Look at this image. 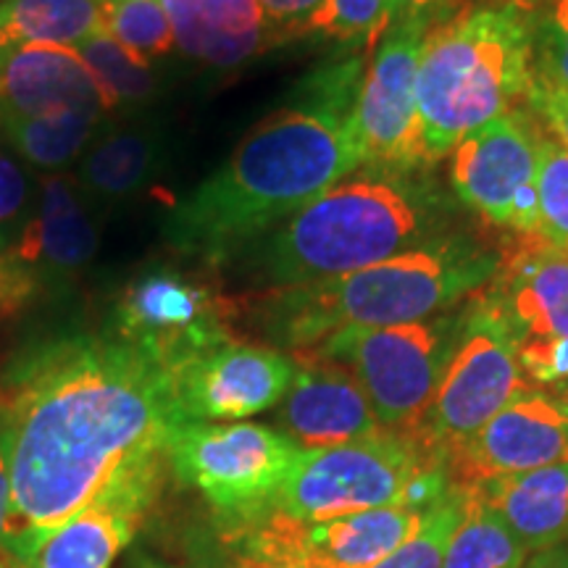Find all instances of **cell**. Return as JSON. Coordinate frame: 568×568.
I'll return each mask as SVG.
<instances>
[{
  "label": "cell",
  "mask_w": 568,
  "mask_h": 568,
  "mask_svg": "<svg viewBox=\"0 0 568 568\" xmlns=\"http://www.w3.org/2000/svg\"><path fill=\"white\" fill-rule=\"evenodd\" d=\"M529 389L535 387L518 364L516 339L506 318L481 290L464 303L458 343L418 439L445 460Z\"/></svg>",
  "instance_id": "obj_8"
},
{
  "label": "cell",
  "mask_w": 568,
  "mask_h": 568,
  "mask_svg": "<svg viewBox=\"0 0 568 568\" xmlns=\"http://www.w3.org/2000/svg\"><path fill=\"white\" fill-rule=\"evenodd\" d=\"M134 568H182V566H169V564H159V560H153V558H140Z\"/></svg>",
  "instance_id": "obj_39"
},
{
  "label": "cell",
  "mask_w": 568,
  "mask_h": 568,
  "mask_svg": "<svg viewBox=\"0 0 568 568\" xmlns=\"http://www.w3.org/2000/svg\"><path fill=\"white\" fill-rule=\"evenodd\" d=\"M387 0H324V6L303 27V38L337 45H376L385 32Z\"/></svg>",
  "instance_id": "obj_31"
},
{
  "label": "cell",
  "mask_w": 568,
  "mask_h": 568,
  "mask_svg": "<svg viewBox=\"0 0 568 568\" xmlns=\"http://www.w3.org/2000/svg\"><path fill=\"white\" fill-rule=\"evenodd\" d=\"M280 426L303 450L358 443L382 435L372 403L351 368L301 353L280 406Z\"/></svg>",
  "instance_id": "obj_16"
},
{
  "label": "cell",
  "mask_w": 568,
  "mask_h": 568,
  "mask_svg": "<svg viewBox=\"0 0 568 568\" xmlns=\"http://www.w3.org/2000/svg\"><path fill=\"white\" fill-rule=\"evenodd\" d=\"M166 166V132L145 119L113 122L77 161L74 180L98 211L134 201Z\"/></svg>",
  "instance_id": "obj_20"
},
{
  "label": "cell",
  "mask_w": 568,
  "mask_h": 568,
  "mask_svg": "<svg viewBox=\"0 0 568 568\" xmlns=\"http://www.w3.org/2000/svg\"><path fill=\"white\" fill-rule=\"evenodd\" d=\"M301 456L303 447L264 424L184 422L169 437V466L176 477L232 527L274 508Z\"/></svg>",
  "instance_id": "obj_9"
},
{
  "label": "cell",
  "mask_w": 568,
  "mask_h": 568,
  "mask_svg": "<svg viewBox=\"0 0 568 568\" xmlns=\"http://www.w3.org/2000/svg\"><path fill=\"white\" fill-rule=\"evenodd\" d=\"M445 211L432 182L364 166L264 234L258 272L272 290L358 272L445 234Z\"/></svg>",
  "instance_id": "obj_4"
},
{
  "label": "cell",
  "mask_w": 568,
  "mask_h": 568,
  "mask_svg": "<svg viewBox=\"0 0 568 568\" xmlns=\"http://www.w3.org/2000/svg\"><path fill=\"white\" fill-rule=\"evenodd\" d=\"M464 489L493 510L527 552L568 539V464L506 474Z\"/></svg>",
  "instance_id": "obj_21"
},
{
  "label": "cell",
  "mask_w": 568,
  "mask_h": 568,
  "mask_svg": "<svg viewBox=\"0 0 568 568\" xmlns=\"http://www.w3.org/2000/svg\"><path fill=\"white\" fill-rule=\"evenodd\" d=\"M500 264V255L477 240L439 234L358 272L274 287L258 303L261 332L284 347L308 353L343 329L424 322L481 293Z\"/></svg>",
  "instance_id": "obj_3"
},
{
  "label": "cell",
  "mask_w": 568,
  "mask_h": 568,
  "mask_svg": "<svg viewBox=\"0 0 568 568\" xmlns=\"http://www.w3.org/2000/svg\"><path fill=\"white\" fill-rule=\"evenodd\" d=\"M67 109H95L116 116L109 92L77 48L27 45L0 63V119L45 116Z\"/></svg>",
  "instance_id": "obj_17"
},
{
  "label": "cell",
  "mask_w": 568,
  "mask_h": 568,
  "mask_svg": "<svg viewBox=\"0 0 568 568\" xmlns=\"http://www.w3.org/2000/svg\"><path fill=\"white\" fill-rule=\"evenodd\" d=\"M11 508V466H9V445H6V435L0 429V560H9V564H17L9 552L3 550V529L6 518H9Z\"/></svg>",
  "instance_id": "obj_36"
},
{
  "label": "cell",
  "mask_w": 568,
  "mask_h": 568,
  "mask_svg": "<svg viewBox=\"0 0 568 568\" xmlns=\"http://www.w3.org/2000/svg\"><path fill=\"white\" fill-rule=\"evenodd\" d=\"M456 6H458V0H387L385 32L393 24H397V21H410V19L439 21L447 11L456 9Z\"/></svg>",
  "instance_id": "obj_35"
},
{
  "label": "cell",
  "mask_w": 568,
  "mask_h": 568,
  "mask_svg": "<svg viewBox=\"0 0 568 568\" xmlns=\"http://www.w3.org/2000/svg\"><path fill=\"white\" fill-rule=\"evenodd\" d=\"M180 424L172 374L138 345L69 335L27 351L9 372L3 550L30 568L42 542L90 506L145 518Z\"/></svg>",
  "instance_id": "obj_1"
},
{
  "label": "cell",
  "mask_w": 568,
  "mask_h": 568,
  "mask_svg": "<svg viewBox=\"0 0 568 568\" xmlns=\"http://www.w3.org/2000/svg\"><path fill=\"white\" fill-rule=\"evenodd\" d=\"M460 324L464 305L414 324L343 329L308 353L351 368L382 429L418 437L458 343Z\"/></svg>",
  "instance_id": "obj_7"
},
{
  "label": "cell",
  "mask_w": 568,
  "mask_h": 568,
  "mask_svg": "<svg viewBox=\"0 0 568 568\" xmlns=\"http://www.w3.org/2000/svg\"><path fill=\"white\" fill-rule=\"evenodd\" d=\"M450 495L445 460L424 439L393 432L358 443L303 450L274 508L297 521H326L358 510H429Z\"/></svg>",
  "instance_id": "obj_6"
},
{
  "label": "cell",
  "mask_w": 568,
  "mask_h": 568,
  "mask_svg": "<svg viewBox=\"0 0 568 568\" xmlns=\"http://www.w3.org/2000/svg\"><path fill=\"white\" fill-rule=\"evenodd\" d=\"M537 201L539 237L568 255V148L548 134L539 138Z\"/></svg>",
  "instance_id": "obj_28"
},
{
  "label": "cell",
  "mask_w": 568,
  "mask_h": 568,
  "mask_svg": "<svg viewBox=\"0 0 568 568\" xmlns=\"http://www.w3.org/2000/svg\"><path fill=\"white\" fill-rule=\"evenodd\" d=\"M113 337L138 345L166 366L226 337L209 287L169 266L140 272L113 305Z\"/></svg>",
  "instance_id": "obj_13"
},
{
  "label": "cell",
  "mask_w": 568,
  "mask_h": 568,
  "mask_svg": "<svg viewBox=\"0 0 568 568\" xmlns=\"http://www.w3.org/2000/svg\"><path fill=\"white\" fill-rule=\"evenodd\" d=\"M77 51L88 61V67L95 71L103 90L109 92L119 119H124L126 113L151 109L159 101L163 82L159 71H155V63L126 51L122 42L113 40L105 30L80 42Z\"/></svg>",
  "instance_id": "obj_25"
},
{
  "label": "cell",
  "mask_w": 568,
  "mask_h": 568,
  "mask_svg": "<svg viewBox=\"0 0 568 568\" xmlns=\"http://www.w3.org/2000/svg\"><path fill=\"white\" fill-rule=\"evenodd\" d=\"M529 103L537 111V116L550 126L556 140L568 148V90L535 82L529 92Z\"/></svg>",
  "instance_id": "obj_34"
},
{
  "label": "cell",
  "mask_w": 568,
  "mask_h": 568,
  "mask_svg": "<svg viewBox=\"0 0 568 568\" xmlns=\"http://www.w3.org/2000/svg\"><path fill=\"white\" fill-rule=\"evenodd\" d=\"M169 374L184 422H234L280 406L293 385L295 361L226 335L187 355Z\"/></svg>",
  "instance_id": "obj_12"
},
{
  "label": "cell",
  "mask_w": 568,
  "mask_h": 568,
  "mask_svg": "<svg viewBox=\"0 0 568 568\" xmlns=\"http://www.w3.org/2000/svg\"><path fill=\"white\" fill-rule=\"evenodd\" d=\"M27 290H32L30 284L21 280V276L6 264L3 255H0V303L9 301V297H21Z\"/></svg>",
  "instance_id": "obj_37"
},
{
  "label": "cell",
  "mask_w": 568,
  "mask_h": 568,
  "mask_svg": "<svg viewBox=\"0 0 568 568\" xmlns=\"http://www.w3.org/2000/svg\"><path fill=\"white\" fill-rule=\"evenodd\" d=\"M566 542H568V539H566Z\"/></svg>",
  "instance_id": "obj_42"
},
{
  "label": "cell",
  "mask_w": 568,
  "mask_h": 568,
  "mask_svg": "<svg viewBox=\"0 0 568 568\" xmlns=\"http://www.w3.org/2000/svg\"><path fill=\"white\" fill-rule=\"evenodd\" d=\"M464 516L447 545L443 568H524L529 552L510 535L506 524L464 487Z\"/></svg>",
  "instance_id": "obj_26"
},
{
  "label": "cell",
  "mask_w": 568,
  "mask_h": 568,
  "mask_svg": "<svg viewBox=\"0 0 568 568\" xmlns=\"http://www.w3.org/2000/svg\"><path fill=\"white\" fill-rule=\"evenodd\" d=\"M489 297L514 339L568 337V255L535 240L495 274Z\"/></svg>",
  "instance_id": "obj_19"
},
{
  "label": "cell",
  "mask_w": 568,
  "mask_h": 568,
  "mask_svg": "<svg viewBox=\"0 0 568 568\" xmlns=\"http://www.w3.org/2000/svg\"><path fill=\"white\" fill-rule=\"evenodd\" d=\"M32 180L21 161L0 148V255L9 253L32 211Z\"/></svg>",
  "instance_id": "obj_32"
},
{
  "label": "cell",
  "mask_w": 568,
  "mask_h": 568,
  "mask_svg": "<svg viewBox=\"0 0 568 568\" xmlns=\"http://www.w3.org/2000/svg\"><path fill=\"white\" fill-rule=\"evenodd\" d=\"M535 84L524 0H466L426 32L416 105L426 159L456 151L466 134L514 111Z\"/></svg>",
  "instance_id": "obj_5"
},
{
  "label": "cell",
  "mask_w": 568,
  "mask_h": 568,
  "mask_svg": "<svg viewBox=\"0 0 568 568\" xmlns=\"http://www.w3.org/2000/svg\"><path fill=\"white\" fill-rule=\"evenodd\" d=\"M264 13L272 27L276 42L284 38H297L311 17L322 9L324 0H261Z\"/></svg>",
  "instance_id": "obj_33"
},
{
  "label": "cell",
  "mask_w": 568,
  "mask_h": 568,
  "mask_svg": "<svg viewBox=\"0 0 568 568\" xmlns=\"http://www.w3.org/2000/svg\"><path fill=\"white\" fill-rule=\"evenodd\" d=\"M105 30V0H3L0 63L27 45H71Z\"/></svg>",
  "instance_id": "obj_23"
},
{
  "label": "cell",
  "mask_w": 568,
  "mask_h": 568,
  "mask_svg": "<svg viewBox=\"0 0 568 568\" xmlns=\"http://www.w3.org/2000/svg\"><path fill=\"white\" fill-rule=\"evenodd\" d=\"M432 19L397 21L366 59L353 111V132L366 169L418 174L429 166L416 105V71Z\"/></svg>",
  "instance_id": "obj_10"
},
{
  "label": "cell",
  "mask_w": 568,
  "mask_h": 568,
  "mask_svg": "<svg viewBox=\"0 0 568 568\" xmlns=\"http://www.w3.org/2000/svg\"><path fill=\"white\" fill-rule=\"evenodd\" d=\"M74 174H45L30 216L3 255L30 287L59 284L82 274L101 247V219Z\"/></svg>",
  "instance_id": "obj_15"
},
{
  "label": "cell",
  "mask_w": 568,
  "mask_h": 568,
  "mask_svg": "<svg viewBox=\"0 0 568 568\" xmlns=\"http://www.w3.org/2000/svg\"><path fill=\"white\" fill-rule=\"evenodd\" d=\"M524 568H568V542H560L542 552H531Z\"/></svg>",
  "instance_id": "obj_38"
},
{
  "label": "cell",
  "mask_w": 568,
  "mask_h": 568,
  "mask_svg": "<svg viewBox=\"0 0 568 568\" xmlns=\"http://www.w3.org/2000/svg\"><path fill=\"white\" fill-rule=\"evenodd\" d=\"M0 3H3V0H0Z\"/></svg>",
  "instance_id": "obj_41"
},
{
  "label": "cell",
  "mask_w": 568,
  "mask_h": 568,
  "mask_svg": "<svg viewBox=\"0 0 568 568\" xmlns=\"http://www.w3.org/2000/svg\"><path fill=\"white\" fill-rule=\"evenodd\" d=\"M0 568H21L19 564H9V560H0Z\"/></svg>",
  "instance_id": "obj_40"
},
{
  "label": "cell",
  "mask_w": 568,
  "mask_h": 568,
  "mask_svg": "<svg viewBox=\"0 0 568 568\" xmlns=\"http://www.w3.org/2000/svg\"><path fill=\"white\" fill-rule=\"evenodd\" d=\"M568 464V397L529 389L445 458L450 487Z\"/></svg>",
  "instance_id": "obj_14"
},
{
  "label": "cell",
  "mask_w": 568,
  "mask_h": 568,
  "mask_svg": "<svg viewBox=\"0 0 568 568\" xmlns=\"http://www.w3.org/2000/svg\"><path fill=\"white\" fill-rule=\"evenodd\" d=\"M531 24L535 82L568 90V0H524Z\"/></svg>",
  "instance_id": "obj_29"
},
{
  "label": "cell",
  "mask_w": 568,
  "mask_h": 568,
  "mask_svg": "<svg viewBox=\"0 0 568 568\" xmlns=\"http://www.w3.org/2000/svg\"><path fill=\"white\" fill-rule=\"evenodd\" d=\"M140 521L142 516L124 508H84L42 542L30 568H109Z\"/></svg>",
  "instance_id": "obj_24"
},
{
  "label": "cell",
  "mask_w": 568,
  "mask_h": 568,
  "mask_svg": "<svg viewBox=\"0 0 568 568\" xmlns=\"http://www.w3.org/2000/svg\"><path fill=\"white\" fill-rule=\"evenodd\" d=\"M122 119L109 111L67 109L45 116L0 119V138L21 161L38 166L45 174H61L71 163L82 159L84 151Z\"/></svg>",
  "instance_id": "obj_22"
},
{
  "label": "cell",
  "mask_w": 568,
  "mask_h": 568,
  "mask_svg": "<svg viewBox=\"0 0 568 568\" xmlns=\"http://www.w3.org/2000/svg\"><path fill=\"white\" fill-rule=\"evenodd\" d=\"M464 516V497L450 487V495L429 508L414 535L374 568H443L447 545Z\"/></svg>",
  "instance_id": "obj_30"
},
{
  "label": "cell",
  "mask_w": 568,
  "mask_h": 568,
  "mask_svg": "<svg viewBox=\"0 0 568 568\" xmlns=\"http://www.w3.org/2000/svg\"><path fill=\"white\" fill-rule=\"evenodd\" d=\"M174 45L211 69H237L276 38L261 0H161Z\"/></svg>",
  "instance_id": "obj_18"
},
{
  "label": "cell",
  "mask_w": 568,
  "mask_h": 568,
  "mask_svg": "<svg viewBox=\"0 0 568 568\" xmlns=\"http://www.w3.org/2000/svg\"><path fill=\"white\" fill-rule=\"evenodd\" d=\"M105 32L151 63L176 51L161 0H105Z\"/></svg>",
  "instance_id": "obj_27"
},
{
  "label": "cell",
  "mask_w": 568,
  "mask_h": 568,
  "mask_svg": "<svg viewBox=\"0 0 568 568\" xmlns=\"http://www.w3.org/2000/svg\"><path fill=\"white\" fill-rule=\"evenodd\" d=\"M364 71V55H347L305 74L290 101L174 205L163 222L166 243L184 255L224 261L364 169L353 132Z\"/></svg>",
  "instance_id": "obj_2"
},
{
  "label": "cell",
  "mask_w": 568,
  "mask_h": 568,
  "mask_svg": "<svg viewBox=\"0 0 568 568\" xmlns=\"http://www.w3.org/2000/svg\"><path fill=\"white\" fill-rule=\"evenodd\" d=\"M542 130L521 109L466 134L450 153V184L458 201L500 230L539 237L537 161Z\"/></svg>",
  "instance_id": "obj_11"
}]
</instances>
